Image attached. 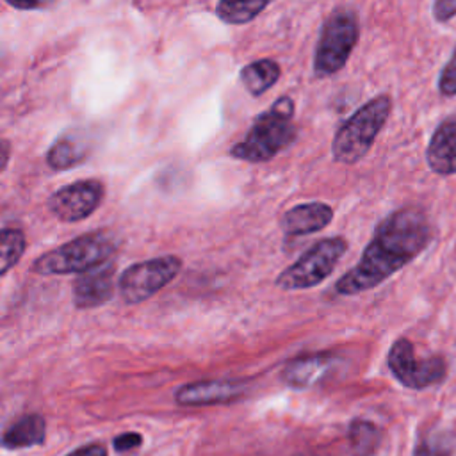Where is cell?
<instances>
[{"label":"cell","mask_w":456,"mask_h":456,"mask_svg":"<svg viewBox=\"0 0 456 456\" xmlns=\"http://www.w3.org/2000/svg\"><path fill=\"white\" fill-rule=\"evenodd\" d=\"M89 151L87 139L78 132L61 135L46 153V162L53 169H68L86 159Z\"/></svg>","instance_id":"cell-16"},{"label":"cell","mask_w":456,"mask_h":456,"mask_svg":"<svg viewBox=\"0 0 456 456\" xmlns=\"http://www.w3.org/2000/svg\"><path fill=\"white\" fill-rule=\"evenodd\" d=\"M280 75H281V69L276 61L260 59L242 68L240 80L253 96H258V94H264L267 89H271L280 78Z\"/></svg>","instance_id":"cell-17"},{"label":"cell","mask_w":456,"mask_h":456,"mask_svg":"<svg viewBox=\"0 0 456 456\" xmlns=\"http://www.w3.org/2000/svg\"><path fill=\"white\" fill-rule=\"evenodd\" d=\"M351 456H372L381 444V429L365 419H354L347 429Z\"/></svg>","instance_id":"cell-18"},{"label":"cell","mask_w":456,"mask_h":456,"mask_svg":"<svg viewBox=\"0 0 456 456\" xmlns=\"http://www.w3.org/2000/svg\"><path fill=\"white\" fill-rule=\"evenodd\" d=\"M426 162L435 175H456V114L442 119L431 134Z\"/></svg>","instance_id":"cell-11"},{"label":"cell","mask_w":456,"mask_h":456,"mask_svg":"<svg viewBox=\"0 0 456 456\" xmlns=\"http://www.w3.org/2000/svg\"><path fill=\"white\" fill-rule=\"evenodd\" d=\"M433 224L424 208L404 205L383 217L360 260L337 283L340 296H358L376 289L413 262L433 240Z\"/></svg>","instance_id":"cell-1"},{"label":"cell","mask_w":456,"mask_h":456,"mask_svg":"<svg viewBox=\"0 0 456 456\" xmlns=\"http://www.w3.org/2000/svg\"><path fill=\"white\" fill-rule=\"evenodd\" d=\"M116 248V239L107 232L86 233L39 256L32 271L39 274L87 273L103 265Z\"/></svg>","instance_id":"cell-4"},{"label":"cell","mask_w":456,"mask_h":456,"mask_svg":"<svg viewBox=\"0 0 456 456\" xmlns=\"http://www.w3.org/2000/svg\"><path fill=\"white\" fill-rule=\"evenodd\" d=\"M335 362L337 356L331 353L301 354L283 367L281 379L292 388H308L319 383L331 370Z\"/></svg>","instance_id":"cell-14"},{"label":"cell","mask_w":456,"mask_h":456,"mask_svg":"<svg viewBox=\"0 0 456 456\" xmlns=\"http://www.w3.org/2000/svg\"><path fill=\"white\" fill-rule=\"evenodd\" d=\"M438 93L445 98L456 96V48L438 75Z\"/></svg>","instance_id":"cell-22"},{"label":"cell","mask_w":456,"mask_h":456,"mask_svg":"<svg viewBox=\"0 0 456 456\" xmlns=\"http://www.w3.org/2000/svg\"><path fill=\"white\" fill-rule=\"evenodd\" d=\"M269 5V2L265 0H249V2H221L216 7V12L219 16V20H223L224 23H232V25H240V23H248L253 18H256L265 7Z\"/></svg>","instance_id":"cell-19"},{"label":"cell","mask_w":456,"mask_h":456,"mask_svg":"<svg viewBox=\"0 0 456 456\" xmlns=\"http://www.w3.org/2000/svg\"><path fill=\"white\" fill-rule=\"evenodd\" d=\"M46 438V422L39 413H27L7 426L0 435V445L5 449H25L41 445Z\"/></svg>","instance_id":"cell-15"},{"label":"cell","mask_w":456,"mask_h":456,"mask_svg":"<svg viewBox=\"0 0 456 456\" xmlns=\"http://www.w3.org/2000/svg\"><path fill=\"white\" fill-rule=\"evenodd\" d=\"M142 444V436L139 433H134V431H128V433H121L118 435L114 440H112V445L116 451L119 452H125V451H130V449H135Z\"/></svg>","instance_id":"cell-24"},{"label":"cell","mask_w":456,"mask_h":456,"mask_svg":"<svg viewBox=\"0 0 456 456\" xmlns=\"http://www.w3.org/2000/svg\"><path fill=\"white\" fill-rule=\"evenodd\" d=\"M333 221V208L322 201H308L289 208L281 217V228L289 237H303L321 232Z\"/></svg>","instance_id":"cell-13"},{"label":"cell","mask_w":456,"mask_h":456,"mask_svg":"<svg viewBox=\"0 0 456 456\" xmlns=\"http://www.w3.org/2000/svg\"><path fill=\"white\" fill-rule=\"evenodd\" d=\"M294 102L290 96L278 98L267 110L258 114L244 135L232 148V157L246 162H265L290 146L297 135L292 121Z\"/></svg>","instance_id":"cell-2"},{"label":"cell","mask_w":456,"mask_h":456,"mask_svg":"<svg viewBox=\"0 0 456 456\" xmlns=\"http://www.w3.org/2000/svg\"><path fill=\"white\" fill-rule=\"evenodd\" d=\"M180 258L173 255L134 264L121 274L119 292L126 303H141L164 289L180 273Z\"/></svg>","instance_id":"cell-8"},{"label":"cell","mask_w":456,"mask_h":456,"mask_svg":"<svg viewBox=\"0 0 456 456\" xmlns=\"http://www.w3.org/2000/svg\"><path fill=\"white\" fill-rule=\"evenodd\" d=\"M346 251L347 240L344 237L333 235L321 239L278 274L276 285L283 290H305L317 287L335 271Z\"/></svg>","instance_id":"cell-6"},{"label":"cell","mask_w":456,"mask_h":456,"mask_svg":"<svg viewBox=\"0 0 456 456\" xmlns=\"http://www.w3.org/2000/svg\"><path fill=\"white\" fill-rule=\"evenodd\" d=\"M66 456H107V449L100 444H87V445L73 449Z\"/></svg>","instance_id":"cell-25"},{"label":"cell","mask_w":456,"mask_h":456,"mask_svg":"<svg viewBox=\"0 0 456 456\" xmlns=\"http://www.w3.org/2000/svg\"><path fill=\"white\" fill-rule=\"evenodd\" d=\"M9 157H11V144L7 141L0 139V171L7 166Z\"/></svg>","instance_id":"cell-26"},{"label":"cell","mask_w":456,"mask_h":456,"mask_svg":"<svg viewBox=\"0 0 456 456\" xmlns=\"http://www.w3.org/2000/svg\"><path fill=\"white\" fill-rule=\"evenodd\" d=\"M244 381L237 379H203L180 387L175 392V401L180 406H205L228 403L244 394Z\"/></svg>","instance_id":"cell-10"},{"label":"cell","mask_w":456,"mask_h":456,"mask_svg":"<svg viewBox=\"0 0 456 456\" xmlns=\"http://www.w3.org/2000/svg\"><path fill=\"white\" fill-rule=\"evenodd\" d=\"M390 110L392 100L388 94H378L360 105L340 123L333 135V160L346 166L360 162L372 148L378 134L390 116Z\"/></svg>","instance_id":"cell-3"},{"label":"cell","mask_w":456,"mask_h":456,"mask_svg":"<svg viewBox=\"0 0 456 456\" xmlns=\"http://www.w3.org/2000/svg\"><path fill=\"white\" fill-rule=\"evenodd\" d=\"M360 37L358 16L354 11L338 7L322 23L314 52V75L328 78L337 75L351 57Z\"/></svg>","instance_id":"cell-5"},{"label":"cell","mask_w":456,"mask_h":456,"mask_svg":"<svg viewBox=\"0 0 456 456\" xmlns=\"http://www.w3.org/2000/svg\"><path fill=\"white\" fill-rule=\"evenodd\" d=\"M25 251V235L16 228L0 230V276L5 274Z\"/></svg>","instance_id":"cell-20"},{"label":"cell","mask_w":456,"mask_h":456,"mask_svg":"<svg viewBox=\"0 0 456 456\" xmlns=\"http://www.w3.org/2000/svg\"><path fill=\"white\" fill-rule=\"evenodd\" d=\"M114 294V265H100L73 283V303L77 308H93L109 301Z\"/></svg>","instance_id":"cell-12"},{"label":"cell","mask_w":456,"mask_h":456,"mask_svg":"<svg viewBox=\"0 0 456 456\" xmlns=\"http://www.w3.org/2000/svg\"><path fill=\"white\" fill-rule=\"evenodd\" d=\"M9 5H12L14 9H37V7H43V5H46V4H43V2H30V4H27V2H9Z\"/></svg>","instance_id":"cell-27"},{"label":"cell","mask_w":456,"mask_h":456,"mask_svg":"<svg viewBox=\"0 0 456 456\" xmlns=\"http://www.w3.org/2000/svg\"><path fill=\"white\" fill-rule=\"evenodd\" d=\"M431 12L438 23H447L456 16V0H436L431 7Z\"/></svg>","instance_id":"cell-23"},{"label":"cell","mask_w":456,"mask_h":456,"mask_svg":"<svg viewBox=\"0 0 456 456\" xmlns=\"http://www.w3.org/2000/svg\"><path fill=\"white\" fill-rule=\"evenodd\" d=\"M387 365L394 378L406 388L424 390L445 379L447 362L442 354H431L419 358L413 344L399 337L388 349Z\"/></svg>","instance_id":"cell-7"},{"label":"cell","mask_w":456,"mask_h":456,"mask_svg":"<svg viewBox=\"0 0 456 456\" xmlns=\"http://www.w3.org/2000/svg\"><path fill=\"white\" fill-rule=\"evenodd\" d=\"M103 185L98 180L73 182L50 196L48 208L61 221H82L98 208L103 200Z\"/></svg>","instance_id":"cell-9"},{"label":"cell","mask_w":456,"mask_h":456,"mask_svg":"<svg viewBox=\"0 0 456 456\" xmlns=\"http://www.w3.org/2000/svg\"><path fill=\"white\" fill-rule=\"evenodd\" d=\"M454 440L447 433H428L413 447L411 456H452Z\"/></svg>","instance_id":"cell-21"}]
</instances>
